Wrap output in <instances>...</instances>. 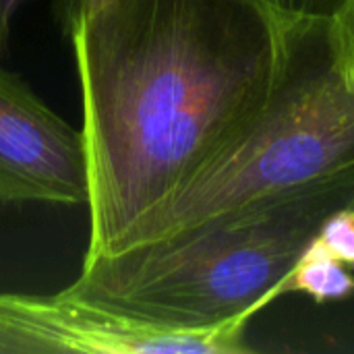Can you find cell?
<instances>
[{"label": "cell", "mask_w": 354, "mask_h": 354, "mask_svg": "<svg viewBox=\"0 0 354 354\" xmlns=\"http://www.w3.org/2000/svg\"><path fill=\"white\" fill-rule=\"evenodd\" d=\"M247 317L160 328L58 295L0 292V354H247Z\"/></svg>", "instance_id": "cell-4"}, {"label": "cell", "mask_w": 354, "mask_h": 354, "mask_svg": "<svg viewBox=\"0 0 354 354\" xmlns=\"http://www.w3.org/2000/svg\"><path fill=\"white\" fill-rule=\"evenodd\" d=\"M286 295H305L315 305L346 301L354 297L353 270L330 255L322 243L313 236L290 270L268 292L266 307Z\"/></svg>", "instance_id": "cell-6"}, {"label": "cell", "mask_w": 354, "mask_h": 354, "mask_svg": "<svg viewBox=\"0 0 354 354\" xmlns=\"http://www.w3.org/2000/svg\"><path fill=\"white\" fill-rule=\"evenodd\" d=\"M25 4L27 0H0V56L8 50L15 21Z\"/></svg>", "instance_id": "cell-11"}, {"label": "cell", "mask_w": 354, "mask_h": 354, "mask_svg": "<svg viewBox=\"0 0 354 354\" xmlns=\"http://www.w3.org/2000/svg\"><path fill=\"white\" fill-rule=\"evenodd\" d=\"M354 205V168L183 232L83 259L66 295L160 328L253 319L322 222Z\"/></svg>", "instance_id": "cell-2"}, {"label": "cell", "mask_w": 354, "mask_h": 354, "mask_svg": "<svg viewBox=\"0 0 354 354\" xmlns=\"http://www.w3.org/2000/svg\"><path fill=\"white\" fill-rule=\"evenodd\" d=\"M328 41L344 85L354 91V0H342L328 19Z\"/></svg>", "instance_id": "cell-7"}, {"label": "cell", "mask_w": 354, "mask_h": 354, "mask_svg": "<svg viewBox=\"0 0 354 354\" xmlns=\"http://www.w3.org/2000/svg\"><path fill=\"white\" fill-rule=\"evenodd\" d=\"M106 0H54V19L64 35L73 31V27L85 19L89 12L100 8Z\"/></svg>", "instance_id": "cell-10"}, {"label": "cell", "mask_w": 354, "mask_h": 354, "mask_svg": "<svg viewBox=\"0 0 354 354\" xmlns=\"http://www.w3.org/2000/svg\"><path fill=\"white\" fill-rule=\"evenodd\" d=\"M322 247L354 272V205L332 212L315 232Z\"/></svg>", "instance_id": "cell-8"}, {"label": "cell", "mask_w": 354, "mask_h": 354, "mask_svg": "<svg viewBox=\"0 0 354 354\" xmlns=\"http://www.w3.org/2000/svg\"><path fill=\"white\" fill-rule=\"evenodd\" d=\"M282 19H330L342 0H257Z\"/></svg>", "instance_id": "cell-9"}, {"label": "cell", "mask_w": 354, "mask_h": 354, "mask_svg": "<svg viewBox=\"0 0 354 354\" xmlns=\"http://www.w3.org/2000/svg\"><path fill=\"white\" fill-rule=\"evenodd\" d=\"M89 164L83 259L131 232L270 102L288 19L257 0H106L66 35Z\"/></svg>", "instance_id": "cell-1"}, {"label": "cell", "mask_w": 354, "mask_h": 354, "mask_svg": "<svg viewBox=\"0 0 354 354\" xmlns=\"http://www.w3.org/2000/svg\"><path fill=\"white\" fill-rule=\"evenodd\" d=\"M87 201L89 164L81 129L0 66V205L87 207Z\"/></svg>", "instance_id": "cell-5"}, {"label": "cell", "mask_w": 354, "mask_h": 354, "mask_svg": "<svg viewBox=\"0 0 354 354\" xmlns=\"http://www.w3.org/2000/svg\"><path fill=\"white\" fill-rule=\"evenodd\" d=\"M354 168V91L334 64L328 19L288 21L284 73L263 110L158 205L118 249Z\"/></svg>", "instance_id": "cell-3"}]
</instances>
